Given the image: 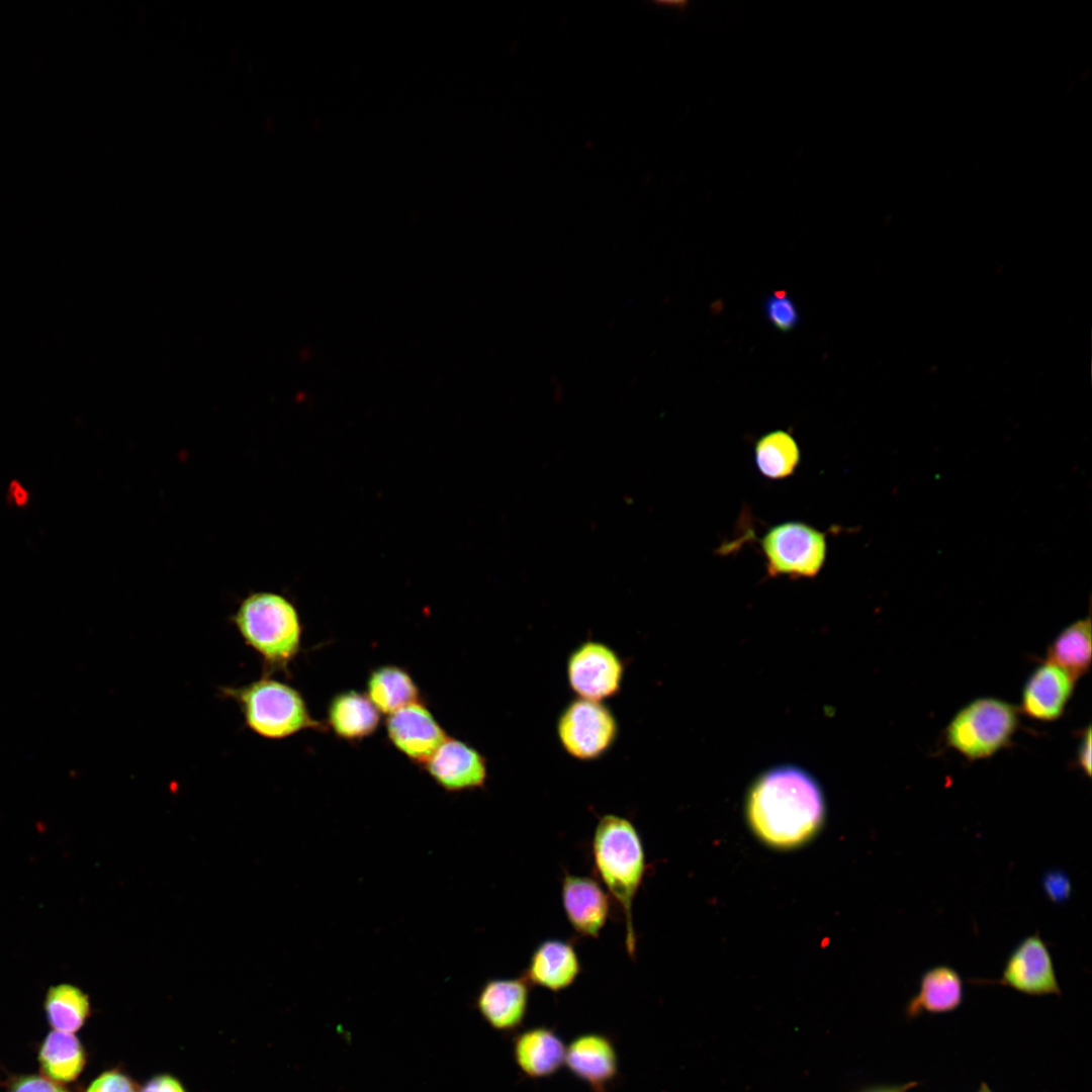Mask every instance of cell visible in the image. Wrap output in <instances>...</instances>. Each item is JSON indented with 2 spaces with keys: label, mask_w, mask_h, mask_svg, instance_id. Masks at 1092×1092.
<instances>
[{
  "label": "cell",
  "mask_w": 1092,
  "mask_h": 1092,
  "mask_svg": "<svg viewBox=\"0 0 1092 1092\" xmlns=\"http://www.w3.org/2000/svg\"><path fill=\"white\" fill-rule=\"evenodd\" d=\"M385 728L390 743L410 760L423 765L448 737L420 701L388 715Z\"/></svg>",
  "instance_id": "cell-10"
},
{
  "label": "cell",
  "mask_w": 1092,
  "mask_h": 1092,
  "mask_svg": "<svg viewBox=\"0 0 1092 1092\" xmlns=\"http://www.w3.org/2000/svg\"><path fill=\"white\" fill-rule=\"evenodd\" d=\"M219 693L239 706L247 727L260 737L280 740L303 730L323 729L302 695L268 674L244 686L220 687Z\"/></svg>",
  "instance_id": "cell-4"
},
{
  "label": "cell",
  "mask_w": 1092,
  "mask_h": 1092,
  "mask_svg": "<svg viewBox=\"0 0 1092 1092\" xmlns=\"http://www.w3.org/2000/svg\"><path fill=\"white\" fill-rule=\"evenodd\" d=\"M245 643L262 659L264 674L286 669L299 653L302 627L294 605L282 595L253 592L232 616Z\"/></svg>",
  "instance_id": "cell-3"
},
{
  "label": "cell",
  "mask_w": 1092,
  "mask_h": 1092,
  "mask_svg": "<svg viewBox=\"0 0 1092 1092\" xmlns=\"http://www.w3.org/2000/svg\"><path fill=\"white\" fill-rule=\"evenodd\" d=\"M140 1086L126 1072L119 1068L98 1075L84 1092H139Z\"/></svg>",
  "instance_id": "cell-26"
},
{
  "label": "cell",
  "mask_w": 1092,
  "mask_h": 1092,
  "mask_svg": "<svg viewBox=\"0 0 1092 1092\" xmlns=\"http://www.w3.org/2000/svg\"><path fill=\"white\" fill-rule=\"evenodd\" d=\"M139 1092H187V1090L177 1077L161 1073L148 1079L143 1086H140Z\"/></svg>",
  "instance_id": "cell-29"
},
{
  "label": "cell",
  "mask_w": 1092,
  "mask_h": 1092,
  "mask_svg": "<svg viewBox=\"0 0 1092 1092\" xmlns=\"http://www.w3.org/2000/svg\"><path fill=\"white\" fill-rule=\"evenodd\" d=\"M48 1021L56 1030L75 1032L90 1016L89 996L69 983L51 986L43 1000Z\"/></svg>",
  "instance_id": "cell-23"
},
{
  "label": "cell",
  "mask_w": 1092,
  "mask_h": 1092,
  "mask_svg": "<svg viewBox=\"0 0 1092 1092\" xmlns=\"http://www.w3.org/2000/svg\"><path fill=\"white\" fill-rule=\"evenodd\" d=\"M978 1092H992L989 1087L983 1084Z\"/></svg>",
  "instance_id": "cell-32"
},
{
  "label": "cell",
  "mask_w": 1092,
  "mask_h": 1092,
  "mask_svg": "<svg viewBox=\"0 0 1092 1092\" xmlns=\"http://www.w3.org/2000/svg\"><path fill=\"white\" fill-rule=\"evenodd\" d=\"M763 309L768 322L779 331L790 332L800 322L795 301L784 290L768 295L763 301Z\"/></svg>",
  "instance_id": "cell-25"
},
{
  "label": "cell",
  "mask_w": 1092,
  "mask_h": 1092,
  "mask_svg": "<svg viewBox=\"0 0 1092 1092\" xmlns=\"http://www.w3.org/2000/svg\"><path fill=\"white\" fill-rule=\"evenodd\" d=\"M367 697L385 715L420 701L419 687L411 674L397 665L373 669L367 678Z\"/></svg>",
  "instance_id": "cell-21"
},
{
  "label": "cell",
  "mask_w": 1092,
  "mask_h": 1092,
  "mask_svg": "<svg viewBox=\"0 0 1092 1092\" xmlns=\"http://www.w3.org/2000/svg\"><path fill=\"white\" fill-rule=\"evenodd\" d=\"M429 776L447 792L483 788L487 760L468 743L447 737L423 765Z\"/></svg>",
  "instance_id": "cell-11"
},
{
  "label": "cell",
  "mask_w": 1092,
  "mask_h": 1092,
  "mask_svg": "<svg viewBox=\"0 0 1092 1092\" xmlns=\"http://www.w3.org/2000/svg\"><path fill=\"white\" fill-rule=\"evenodd\" d=\"M625 674L620 654L603 641L587 639L566 659V677L576 698L603 702L617 696Z\"/></svg>",
  "instance_id": "cell-8"
},
{
  "label": "cell",
  "mask_w": 1092,
  "mask_h": 1092,
  "mask_svg": "<svg viewBox=\"0 0 1092 1092\" xmlns=\"http://www.w3.org/2000/svg\"><path fill=\"white\" fill-rule=\"evenodd\" d=\"M1000 981L1027 995L1061 994L1052 954L1037 931L1012 949Z\"/></svg>",
  "instance_id": "cell-9"
},
{
  "label": "cell",
  "mask_w": 1092,
  "mask_h": 1092,
  "mask_svg": "<svg viewBox=\"0 0 1092 1092\" xmlns=\"http://www.w3.org/2000/svg\"><path fill=\"white\" fill-rule=\"evenodd\" d=\"M755 463L759 472L769 479L791 476L800 463L801 452L795 438L785 430L762 435L754 445Z\"/></svg>",
  "instance_id": "cell-24"
},
{
  "label": "cell",
  "mask_w": 1092,
  "mask_h": 1092,
  "mask_svg": "<svg viewBox=\"0 0 1092 1092\" xmlns=\"http://www.w3.org/2000/svg\"><path fill=\"white\" fill-rule=\"evenodd\" d=\"M566 1046L556 1032L546 1026L519 1033L514 1040V1059L528 1077L540 1079L555 1074L564 1064Z\"/></svg>",
  "instance_id": "cell-17"
},
{
  "label": "cell",
  "mask_w": 1092,
  "mask_h": 1092,
  "mask_svg": "<svg viewBox=\"0 0 1092 1092\" xmlns=\"http://www.w3.org/2000/svg\"><path fill=\"white\" fill-rule=\"evenodd\" d=\"M1018 707L1003 700L983 697L960 709L945 728L946 744L973 761L990 757L1005 748L1019 726Z\"/></svg>",
  "instance_id": "cell-5"
},
{
  "label": "cell",
  "mask_w": 1092,
  "mask_h": 1092,
  "mask_svg": "<svg viewBox=\"0 0 1092 1092\" xmlns=\"http://www.w3.org/2000/svg\"><path fill=\"white\" fill-rule=\"evenodd\" d=\"M1077 760L1087 777L1091 776V727L1088 726L1082 734L1078 746Z\"/></svg>",
  "instance_id": "cell-30"
},
{
  "label": "cell",
  "mask_w": 1092,
  "mask_h": 1092,
  "mask_svg": "<svg viewBox=\"0 0 1092 1092\" xmlns=\"http://www.w3.org/2000/svg\"><path fill=\"white\" fill-rule=\"evenodd\" d=\"M1075 684L1076 679L1068 672L1045 660L1025 681L1018 709L1031 719L1055 721L1064 714Z\"/></svg>",
  "instance_id": "cell-12"
},
{
  "label": "cell",
  "mask_w": 1092,
  "mask_h": 1092,
  "mask_svg": "<svg viewBox=\"0 0 1092 1092\" xmlns=\"http://www.w3.org/2000/svg\"><path fill=\"white\" fill-rule=\"evenodd\" d=\"M558 741L572 758L593 761L602 758L616 743L619 723L603 702L574 698L558 715Z\"/></svg>",
  "instance_id": "cell-7"
},
{
  "label": "cell",
  "mask_w": 1092,
  "mask_h": 1092,
  "mask_svg": "<svg viewBox=\"0 0 1092 1092\" xmlns=\"http://www.w3.org/2000/svg\"><path fill=\"white\" fill-rule=\"evenodd\" d=\"M580 972L574 945L565 939L549 938L534 948L523 977L530 985L559 992L571 986Z\"/></svg>",
  "instance_id": "cell-16"
},
{
  "label": "cell",
  "mask_w": 1092,
  "mask_h": 1092,
  "mask_svg": "<svg viewBox=\"0 0 1092 1092\" xmlns=\"http://www.w3.org/2000/svg\"><path fill=\"white\" fill-rule=\"evenodd\" d=\"M530 986L523 976L487 980L476 997L477 1011L493 1029L516 1030L528 1011Z\"/></svg>",
  "instance_id": "cell-15"
},
{
  "label": "cell",
  "mask_w": 1092,
  "mask_h": 1092,
  "mask_svg": "<svg viewBox=\"0 0 1092 1092\" xmlns=\"http://www.w3.org/2000/svg\"><path fill=\"white\" fill-rule=\"evenodd\" d=\"M568 1070L594 1092H607L618 1076V1056L613 1041L601 1033H583L566 1046Z\"/></svg>",
  "instance_id": "cell-14"
},
{
  "label": "cell",
  "mask_w": 1092,
  "mask_h": 1092,
  "mask_svg": "<svg viewBox=\"0 0 1092 1092\" xmlns=\"http://www.w3.org/2000/svg\"><path fill=\"white\" fill-rule=\"evenodd\" d=\"M328 723L338 737L358 741L377 730L380 712L366 694L349 690L332 698L328 707Z\"/></svg>",
  "instance_id": "cell-18"
},
{
  "label": "cell",
  "mask_w": 1092,
  "mask_h": 1092,
  "mask_svg": "<svg viewBox=\"0 0 1092 1092\" xmlns=\"http://www.w3.org/2000/svg\"><path fill=\"white\" fill-rule=\"evenodd\" d=\"M824 812V799L816 781L791 765L761 775L746 801L752 831L777 848L796 847L812 838L823 823Z\"/></svg>",
  "instance_id": "cell-1"
},
{
  "label": "cell",
  "mask_w": 1092,
  "mask_h": 1092,
  "mask_svg": "<svg viewBox=\"0 0 1092 1092\" xmlns=\"http://www.w3.org/2000/svg\"><path fill=\"white\" fill-rule=\"evenodd\" d=\"M1046 660L1079 679L1091 666V619H1080L1064 628L1046 650Z\"/></svg>",
  "instance_id": "cell-22"
},
{
  "label": "cell",
  "mask_w": 1092,
  "mask_h": 1092,
  "mask_svg": "<svg viewBox=\"0 0 1092 1092\" xmlns=\"http://www.w3.org/2000/svg\"><path fill=\"white\" fill-rule=\"evenodd\" d=\"M1041 888L1045 897L1056 904L1066 903L1073 892L1069 875L1061 869H1051L1041 877Z\"/></svg>",
  "instance_id": "cell-27"
},
{
  "label": "cell",
  "mask_w": 1092,
  "mask_h": 1092,
  "mask_svg": "<svg viewBox=\"0 0 1092 1092\" xmlns=\"http://www.w3.org/2000/svg\"><path fill=\"white\" fill-rule=\"evenodd\" d=\"M592 854L598 876L624 914L626 950L634 958L633 905L646 870L641 836L629 819L605 814L594 831Z\"/></svg>",
  "instance_id": "cell-2"
},
{
  "label": "cell",
  "mask_w": 1092,
  "mask_h": 1092,
  "mask_svg": "<svg viewBox=\"0 0 1092 1092\" xmlns=\"http://www.w3.org/2000/svg\"><path fill=\"white\" fill-rule=\"evenodd\" d=\"M827 534L803 522L770 527L758 540L768 576L812 578L824 566Z\"/></svg>",
  "instance_id": "cell-6"
},
{
  "label": "cell",
  "mask_w": 1092,
  "mask_h": 1092,
  "mask_svg": "<svg viewBox=\"0 0 1092 1092\" xmlns=\"http://www.w3.org/2000/svg\"><path fill=\"white\" fill-rule=\"evenodd\" d=\"M7 1092H70L47 1077L38 1075H27L14 1078L7 1089Z\"/></svg>",
  "instance_id": "cell-28"
},
{
  "label": "cell",
  "mask_w": 1092,
  "mask_h": 1092,
  "mask_svg": "<svg viewBox=\"0 0 1092 1092\" xmlns=\"http://www.w3.org/2000/svg\"><path fill=\"white\" fill-rule=\"evenodd\" d=\"M561 902L567 921L578 934L599 937L610 914V899L598 881L565 874L561 881Z\"/></svg>",
  "instance_id": "cell-13"
},
{
  "label": "cell",
  "mask_w": 1092,
  "mask_h": 1092,
  "mask_svg": "<svg viewBox=\"0 0 1092 1092\" xmlns=\"http://www.w3.org/2000/svg\"><path fill=\"white\" fill-rule=\"evenodd\" d=\"M964 998L963 981L957 970L946 965L926 970L919 981V989L907 1006L910 1017L921 1013H944L957 1009Z\"/></svg>",
  "instance_id": "cell-19"
},
{
  "label": "cell",
  "mask_w": 1092,
  "mask_h": 1092,
  "mask_svg": "<svg viewBox=\"0 0 1092 1092\" xmlns=\"http://www.w3.org/2000/svg\"><path fill=\"white\" fill-rule=\"evenodd\" d=\"M912 1084L902 1086H878L866 1089L861 1092H906Z\"/></svg>",
  "instance_id": "cell-31"
},
{
  "label": "cell",
  "mask_w": 1092,
  "mask_h": 1092,
  "mask_svg": "<svg viewBox=\"0 0 1092 1092\" xmlns=\"http://www.w3.org/2000/svg\"><path fill=\"white\" fill-rule=\"evenodd\" d=\"M38 1062L48 1079L56 1083H69L83 1071L86 1053L73 1033L54 1029L39 1048Z\"/></svg>",
  "instance_id": "cell-20"
}]
</instances>
